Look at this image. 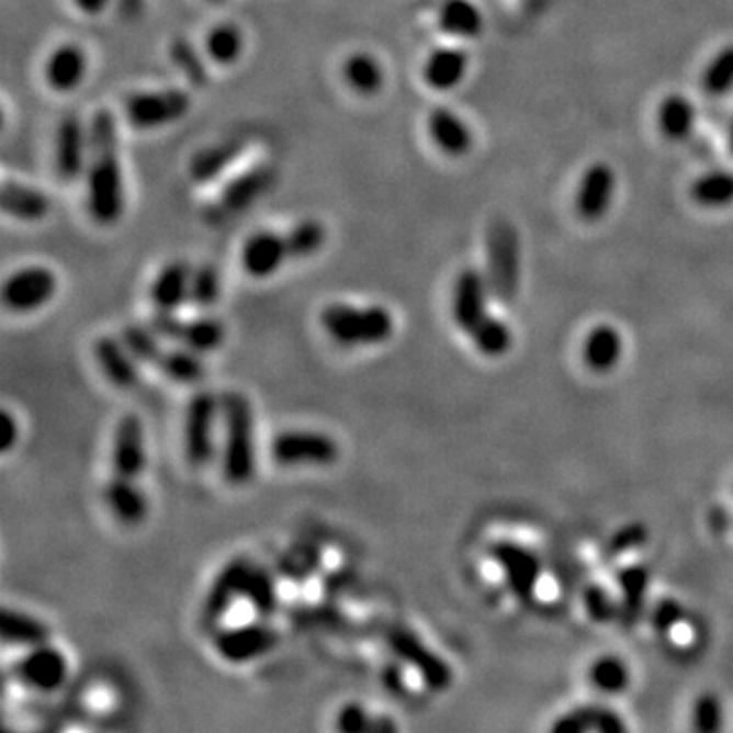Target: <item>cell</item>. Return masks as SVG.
<instances>
[{
    "mask_svg": "<svg viewBox=\"0 0 733 733\" xmlns=\"http://www.w3.org/2000/svg\"><path fill=\"white\" fill-rule=\"evenodd\" d=\"M88 156V211L99 225H114L125 212V183L119 156V131L109 111H99L90 123Z\"/></svg>",
    "mask_w": 733,
    "mask_h": 733,
    "instance_id": "cell-1",
    "label": "cell"
},
{
    "mask_svg": "<svg viewBox=\"0 0 733 733\" xmlns=\"http://www.w3.org/2000/svg\"><path fill=\"white\" fill-rule=\"evenodd\" d=\"M223 406V449L221 471L223 480L233 487H245L257 473V442L255 414L249 397L230 392L221 397Z\"/></svg>",
    "mask_w": 733,
    "mask_h": 733,
    "instance_id": "cell-2",
    "label": "cell"
},
{
    "mask_svg": "<svg viewBox=\"0 0 733 733\" xmlns=\"http://www.w3.org/2000/svg\"><path fill=\"white\" fill-rule=\"evenodd\" d=\"M320 326L345 349L377 347L394 337V314L383 306H353L332 302L320 312Z\"/></svg>",
    "mask_w": 733,
    "mask_h": 733,
    "instance_id": "cell-3",
    "label": "cell"
},
{
    "mask_svg": "<svg viewBox=\"0 0 733 733\" xmlns=\"http://www.w3.org/2000/svg\"><path fill=\"white\" fill-rule=\"evenodd\" d=\"M316 251V239L311 228L296 223L287 233L261 230L245 240L240 251V266L255 278L266 280L290 261L306 259Z\"/></svg>",
    "mask_w": 733,
    "mask_h": 733,
    "instance_id": "cell-4",
    "label": "cell"
},
{
    "mask_svg": "<svg viewBox=\"0 0 733 733\" xmlns=\"http://www.w3.org/2000/svg\"><path fill=\"white\" fill-rule=\"evenodd\" d=\"M121 339L139 363L154 366L166 380L180 385H196L206 377V365L200 354L185 347L166 349L151 326H125Z\"/></svg>",
    "mask_w": 733,
    "mask_h": 733,
    "instance_id": "cell-5",
    "label": "cell"
},
{
    "mask_svg": "<svg viewBox=\"0 0 733 733\" xmlns=\"http://www.w3.org/2000/svg\"><path fill=\"white\" fill-rule=\"evenodd\" d=\"M487 283L501 304L514 302L520 290V237L508 218H494L485 233Z\"/></svg>",
    "mask_w": 733,
    "mask_h": 733,
    "instance_id": "cell-6",
    "label": "cell"
},
{
    "mask_svg": "<svg viewBox=\"0 0 733 733\" xmlns=\"http://www.w3.org/2000/svg\"><path fill=\"white\" fill-rule=\"evenodd\" d=\"M223 406L216 395L202 390L190 397L183 414V454L188 465L204 469L216 454V432Z\"/></svg>",
    "mask_w": 733,
    "mask_h": 733,
    "instance_id": "cell-7",
    "label": "cell"
},
{
    "mask_svg": "<svg viewBox=\"0 0 733 733\" xmlns=\"http://www.w3.org/2000/svg\"><path fill=\"white\" fill-rule=\"evenodd\" d=\"M385 644L394 654L395 661L408 666L418 677L422 678L426 689L432 692H444L451 689L452 680H454L451 664L430 649L414 630L395 623L385 632Z\"/></svg>",
    "mask_w": 733,
    "mask_h": 733,
    "instance_id": "cell-8",
    "label": "cell"
},
{
    "mask_svg": "<svg viewBox=\"0 0 733 733\" xmlns=\"http://www.w3.org/2000/svg\"><path fill=\"white\" fill-rule=\"evenodd\" d=\"M280 642H282L280 630L266 618L221 628L212 634V649L216 652V656L235 666L255 663L268 656L269 652L278 649Z\"/></svg>",
    "mask_w": 733,
    "mask_h": 733,
    "instance_id": "cell-9",
    "label": "cell"
},
{
    "mask_svg": "<svg viewBox=\"0 0 733 733\" xmlns=\"http://www.w3.org/2000/svg\"><path fill=\"white\" fill-rule=\"evenodd\" d=\"M269 456L280 466H330L339 461V442L330 435L290 428L269 442Z\"/></svg>",
    "mask_w": 733,
    "mask_h": 733,
    "instance_id": "cell-10",
    "label": "cell"
},
{
    "mask_svg": "<svg viewBox=\"0 0 733 733\" xmlns=\"http://www.w3.org/2000/svg\"><path fill=\"white\" fill-rule=\"evenodd\" d=\"M149 326L161 339L173 340L198 354L214 353L225 345V325L212 316L182 320L176 312H154Z\"/></svg>",
    "mask_w": 733,
    "mask_h": 733,
    "instance_id": "cell-11",
    "label": "cell"
},
{
    "mask_svg": "<svg viewBox=\"0 0 733 733\" xmlns=\"http://www.w3.org/2000/svg\"><path fill=\"white\" fill-rule=\"evenodd\" d=\"M11 675L29 691L49 695L66 685L70 677V663L61 650L47 642L19 656L11 666Z\"/></svg>",
    "mask_w": 733,
    "mask_h": 733,
    "instance_id": "cell-12",
    "label": "cell"
},
{
    "mask_svg": "<svg viewBox=\"0 0 733 733\" xmlns=\"http://www.w3.org/2000/svg\"><path fill=\"white\" fill-rule=\"evenodd\" d=\"M192 109V99L180 88L135 92L125 100L128 125L142 131L166 127L183 119Z\"/></svg>",
    "mask_w": 733,
    "mask_h": 733,
    "instance_id": "cell-13",
    "label": "cell"
},
{
    "mask_svg": "<svg viewBox=\"0 0 733 733\" xmlns=\"http://www.w3.org/2000/svg\"><path fill=\"white\" fill-rule=\"evenodd\" d=\"M275 178H278L275 168L268 166V163L255 166L251 170L240 173L239 178L226 183L221 196L214 204L206 206V211H204L206 223L223 225L228 218L247 211L249 206H253L259 198L268 194L269 190L273 188V183H275Z\"/></svg>",
    "mask_w": 733,
    "mask_h": 733,
    "instance_id": "cell-14",
    "label": "cell"
},
{
    "mask_svg": "<svg viewBox=\"0 0 733 733\" xmlns=\"http://www.w3.org/2000/svg\"><path fill=\"white\" fill-rule=\"evenodd\" d=\"M57 292L56 273L43 266L16 269L2 285V304L14 314H31L49 304Z\"/></svg>",
    "mask_w": 733,
    "mask_h": 733,
    "instance_id": "cell-15",
    "label": "cell"
},
{
    "mask_svg": "<svg viewBox=\"0 0 733 733\" xmlns=\"http://www.w3.org/2000/svg\"><path fill=\"white\" fill-rule=\"evenodd\" d=\"M253 566V561L249 556H235L228 563L223 564V568L212 578V585L206 591L202 611H200V621L206 628L218 625L226 613L235 607L237 601L243 599L247 575Z\"/></svg>",
    "mask_w": 733,
    "mask_h": 733,
    "instance_id": "cell-16",
    "label": "cell"
},
{
    "mask_svg": "<svg viewBox=\"0 0 733 733\" xmlns=\"http://www.w3.org/2000/svg\"><path fill=\"white\" fill-rule=\"evenodd\" d=\"M489 556L501 568L509 591L520 601H530L542 575V564L537 554L514 542H497L489 549Z\"/></svg>",
    "mask_w": 733,
    "mask_h": 733,
    "instance_id": "cell-17",
    "label": "cell"
},
{
    "mask_svg": "<svg viewBox=\"0 0 733 733\" xmlns=\"http://www.w3.org/2000/svg\"><path fill=\"white\" fill-rule=\"evenodd\" d=\"M147 466L145 428L137 414H125L114 426L111 469L116 477L139 481Z\"/></svg>",
    "mask_w": 733,
    "mask_h": 733,
    "instance_id": "cell-18",
    "label": "cell"
},
{
    "mask_svg": "<svg viewBox=\"0 0 733 733\" xmlns=\"http://www.w3.org/2000/svg\"><path fill=\"white\" fill-rule=\"evenodd\" d=\"M489 283L480 269L466 268L459 273L452 287L451 314L459 330L471 335L489 316L487 296Z\"/></svg>",
    "mask_w": 733,
    "mask_h": 733,
    "instance_id": "cell-19",
    "label": "cell"
},
{
    "mask_svg": "<svg viewBox=\"0 0 733 733\" xmlns=\"http://www.w3.org/2000/svg\"><path fill=\"white\" fill-rule=\"evenodd\" d=\"M616 171L606 161H597L583 171L575 196L578 218L585 223H599L606 218L616 198Z\"/></svg>",
    "mask_w": 733,
    "mask_h": 733,
    "instance_id": "cell-20",
    "label": "cell"
},
{
    "mask_svg": "<svg viewBox=\"0 0 733 733\" xmlns=\"http://www.w3.org/2000/svg\"><path fill=\"white\" fill-rule=\"evenodd\" d=\"M90 156V133L76 114H66L59 121L56 133V171L61 182H76L86 168Z\"/></svg>",
    "mask_w": 733,
    "mask_h": 733,
    "instance_id": "cell-21",
    "label": "cell"
},
{
    "mask_svg": "<svg viewBox=\"0 0 733 733\" xmlns=\"http://www.w3.org/2000/svg\"><path fill=\"white\" fill-rule=\"evenodd\" d=\"M94 361L99 365L102 375L114 385L116 390H135L142 381L139 375V361L128 351L123 339L114 337H100L94 342Z\"/></svg>",
    "mask_w": 733,
    "mask_h": 733,
    "instance_id": "cell-22",
    "label": "cell"
},
{
    "mask_svg": "<svg viewBox=\"0 0 733 733\" xmlns=\"http://www.w3.org/2000/svg\"><path fill=\"white\" fill-rule=\"evenodd\" d=\"M287 618L292 623H296L297 628L311 632H320L335 638L359 634L357 623L335 604V599L316 604H297L290 607Z\"/></svg>",
    "mask_w": 733,
    "mask_h": 733,
    "instance_id": "cell-23",
    "label": "cell"
},
{
    "mask_svg": "<svg viewBox=\"0 0 733 733\" xmlns=\"http://www.w3.org/2000/svg\"><path fill=\"white\" fill-rule=\"evenodd\" d=\"M104 504L123 526H139L149 514V499L139 483L116 475H111L104 485Z\"/></svg>",
    "mask_w": 733,
    "mask_h": 733,
    "instance_id": "cell-24",
    "label": "cell"
},
{
    "mask_svg": "<svg viewBox=\"0 0 733 733\" xmlns=\"http://www.w3.org/2000/svg\"><path fill=\"white\" fill-rule=\"evenodd\" d=\"M325 568V549L318 542L300 540L287 546L275 563V573L283 580L304 587L318 577Z\"/></svg>",
    "mask_w": 733,
    "mask_h": 733,
    "instance_id": "cell-25",
    "label": "cell"
},
{
    "mask_svg": "<svg viewBox=\"0 0 733 733\" xmlns=\"http://www.w3.org/2000/svg\"><path fill=\"white\" fill-rule=\"evenodd\" d=\"M428 135L444 156L463 157L473 147V131L465 119L444 106H438L428 116Z\"/></svg>",
    "mask_w": 733,
    "mask_h": 733,
    "instance_id": "cell-26",
    "label": "cell"
},
{
    "mask_svg": "<svg viewBox=\"0 0 733 733\" xmlns=\"http://www.w3.org/2000/svg\"><path fill=\"white\" fill-rule=\"evenodd\" d=\"M88 57L76 43H64L45 61V82L56 92H71L84 82Z\"/></svg>",
    "mask_w": 733,
    "mask_h": 733,
    "instance_id": "cell-27",
    "label": "cell"
},
{
    "mask_svg": "<svg viewBox=\"0 0 733 733\" xmlns=\"http://www.w3.org/2000/svg\"><path fill=\"white\" fill-rule=\"evenodd\" d=\"M190 282L192 269L183 261H173L161 269L149 290L156 312H178L183 304H190Z\"/></svg>",
    "mask_w": 733,
    "mask_h": 733,
    "instance_id": "cell-28",
    "label": "cell"
},
{
    "mask_svg": "<svg viewBox=\"0 0 733 733\" xmlns=\"http://www.w3.org/2000/svg\"><path fill=\"white\" fill-rule=\"evenodd\" d=\"M0 635L7 646L29 650L47 644L52 640V630L35 616L4 607L0 613Z\"/></svg>",
    "mask_w": 733,
    "mask_h": 733,
    "instance_id": "cell-29",
    "label": "cell"
},
{
    "mask_svg": "<svg viewBox=\"0 0 733 733\" xmlns=\"http://www.w3.org/2000/svg\"><path fill=\"white\" fill-rule=\"evenodd\" d=\"M0 206L4 214L23 223H37L49 214V200L42 190L16 180H4L2 183Z\"/></svg>",
    "mask_w": 733,
    "mask_h": 733,
    "instance_id": "cell-30",
    "label": "cell"
},
{
    "mask_svg": "<svg viewBox=\"0 0 733 733\" xmlns=\"http://www.w3.org/2000/svg\"><path fill=\"white\" fill-rule=\"evenodd\" d=\"M469 70V56L456 47H438L424 64L426 84L440 92L452 90L463 82Z\"/></svg>",
    "mask_w": 733,
    "mask_h": 733,
    "instance_id": "cell-31",
    "label": "cell"
},
{
    "mask_svg": "<svg viewBox=\"0 0 733 733\" xmlns=\"http://www.w3.org/2000/svg\"><path fill=\"white\" fill-rule=\"evenodd\" d=\"M275 577H278L275 571H269L263 564L253 563L243 591V601L249 604L255 613L266 620H271L282 606Z\"/></svg>",
    "mask_w": 733,
    "mask_h": 733,
    "instance_id": "cell-32",
    "label": "cell"
},
{
    "mask_svg": "<svg viewBox=\"0 0 733 733\" xmlns=\"http://www.w3.org/2000/svg\"><path fill=\"white\" fill-rule=\"evenodd\" d=\"M245 151L243 139H226V142L214 143L204 149L196 151L190 159V178L198 183H206L218 178L223 171L233 166L240 154Z\"/></svg>",
    "mask_w": 733,
    "mask_h": 733,
    "instance_id": "cell-33",
    "label": "cell"
},
{
    "mask_svg": "<svg viewBox=\"0 0 733 733\" xmlns=\"http://www.w3.org/2000/svg\"><path fill=\"white\" fill-rule=\"evenodd\" d=\"M621 353L623 339L613 326H595L583 342V361L595 373L611 371L620 363Z\"/></svg>",
    "mask_w": 733,
    "mask_h": 733,
    "instance_id": "cell-34",
    "label": "cell"
},
{
    "mask_svg": "<svg viewBox=\"0 0 733 733\" xmlns=\"http://www.w3.org/2000/svg\"><path fill=\"white\" fill-rule=\"evenodd\" d=\"M554 733H620L625 732V723L616 711L607 707H578L566 713L552 725Z\"/></svg>",
    "mask_w": 733,
    "mask_h": 733,
    "instance_id": "cell-35",
    "label": "cell"
},
{
    "mask_svg": "<svg viewBox=\"0 0 733 733\" xmlns=\"http://www.w3.org/2000/svg\"><path fill=\"white\" fill-rule=\"evenodd\" d=\"M658 128L668 142H685L692 135L697 111L685 94H668L658 106Z\"/></svg>",
    "mask_w": 733,
    "mask_h": 733,
    "instance_id": "cell-36",
    "label": "cell"
},
{
    "mask_svg": "<svg viewBox=\"0 0 733 733\" xmlns=\"http://www.w3.org/2000/svg\"><path fill=\"white\" fill-rule=\"evenodd\" d=\"M438 25L452 37L461 40H475L483 33L485 21L480 7L471 0H447L440 7L438 13Z\"/></svg>",
    "mask_w": 733,
    "mask_h": 733,
    "instance_id": "cell-37",
    "label": "cell"
},
{
    "mask_svg": "<svg viewBox=\"0 0 733 733\" xmlns=\"http://www.w3.org/2000/svg\"><path fill=\"white\" fill-rule=\"evenodd\" d=\"M620 583V620L623 625H634L642 609H644V597L649 591L650 571L644 564H632L625 566L618 573Z\"/></svg>",
    "mask_w": 733,
    "mask_h": 733,
    "instance_id": "cell-38",
    "label": "cell"
},
{
    "mask_svg": "<svg viewBox=\"0 0 733 733\" xmlns=\"http://www.w3.org/2000/svg\"><path fill=\"white\" fill-rule=\"evenodd\" d=\"M342 76L347 86L361 97H373L385 84V71L380 59L366 52H354L347 57Z\"/></svg>",
    "mask_w": 733,
    "mask_h": 733,
    "instance_id": "cell-39",
    "label": "cell"
},
{
    "mask_svg": "<svg viewBox=\"0 0 733 733\" xmlns=\"http://www.w3.org/2000/svg\"><path fill=\"white\" fill-rule=\"evenodd\" d=\"M691 198L703 208H725V206H730V204H733L732 171H707L692 183Z\"/></svg>",
    "mask_w": 733,
    "mask_h": 733,
    "instance_id": "cell-40",
    "label": "cell"
},
{
    "mask_svg": "<svg viewBox=\"0 0 733 733\" xmlns=\"http://www.w3.org/2000/svg\"><path fill=\"white\" fill-rule=\"evenodd\" d=\"M206 56L221 66H230L243 54V33L235 23H218L204 40Z\"/></svg>",
    "mask_w": 733,
    "mask_h": 733,
    "instance_id": "cell-41",
    "label": "cell"
},
{
    "mask_svg": "<svg viewBox=\"0 0 733 733\" xmlns=\"http://www.w3.org/2000/svg\"><path fill=\"white\" fill-rule=\"evenodd\" d=\"M469 337L473 340L475 349L485 357H501L508 353L514 342L511 328L495 316H487Z\"/></svg>",
    "mask_w": 733,
    "mask_h": 733,
    "instance_id": "cell-42",
    "label": "cell"
},
{
    "mask_svg": "<svg viewBox=\"0 0 733 733\" xmlns=\"http://www.w3.org/2000/svg\"><path fill=\"white\" fill-rule=\"evenodd\" d=\"M593 687L606 695H621L630 687V670L628 664L618 656H604L595 661L589 670Z\"/></svg>",
    "mask_w": 733,
    "mask_h": 733,
    "instance_id": "cell-43",
    "label": "cell"
},
{
    "mask_svg": "<svg viewBox=\"0 0 733 733\" xmlns=\"http://www.w3.org/2000/svg\"><path fill=\"white\" fill-rule=\"evenodd\" d=\"M170 57L173 66L182 71L183 78L196 88H204L208 82V70L202 56L198 54L196 47L188 37H173L170 43Z\"/></svg>",
    "mask_w": 733,
    "mask_h": 733,
    "instance_id": "cell-44",
    "label": "cell"
},
{
    "mask_svg": "<svg viewBox=\"0 0 733 733\" xmlns=\"http://www.w3.org/2000/svg\"><path fill=\"white\" fill-rule=\"evenodd\" d=\"M223 294V282L218 269L204 263L200 268L192 269V282H190V304L196 306L198 311H208L218 304Z\"/></svg>",
    "mask_w": 733,
    "mask_h": 733,
    "instance_id": "cell-45",
    "label": "cell"
},
{
    "mask_svg": "<svg viewBox=\"0 0 733 733\" xmlns=\"http://www.w3.org/2000/svg\"><path fill=\"white\" fill-rule=\"evenodd\" d=\"M701 82L703 90L711 97H721L733 90V43L711 57Z\"/></svg>",
    "mask_w": 733,
    "mask_h": 733,
    "instance_id": "cell-46",
    "label": "cell"
},
{
    "mask_svg": "<svg viewBox=\"0 0 733 733\" xmlns=\"http://www.w3.org/2000/svg\"><path fill=\"white\" fill-rule=\"evenodd\" d=\"M585 611L595 623H611L620 620V604L601 587L589 585L583 595Z\"/></svg>",
    "mask_w": 733,
    "mask_h": 733,
    "instance_id": "cell-47",
    "label": "cell"
},
{
    "mask_svg": "<svg viewBox=\"0 0 733 733\" xmlns=\"http://www.w3.org/2000/svg\"><path fill=\"white\" fill-rule=\"evenodd\" d=\"M723 728V709L715 695H701L692 709V730L718 732Z\"/></svg>",
    "mask_w": 733,
    "mask_h": 733,
    "instance_id": "cell-48",
    "label": "cell"
},
{
    "mask_svg": "<svg viewBox=\"0 0 733 733\" xmlns=\"http://www.w3.org/2000/svg\"><path fill=\"white\" fill-rule=\"evenodd\" d=\"M375 715H371L361 703H347L339 709L335 728L342 733L371 732Z\"/></svg>",
    "mask_w": 733,
    "mask_h": 733,
    "instance_id": "cell-49",
    "label": "cell"
},
{
    "mask_svg": "<svg viewBox=\"0 0 733 733\" xmlns=\"http://www.w3.org/2000/svg\"><path fill=\"white\" fill-rule=\"evenodd\" d=\"M683 620H685V609L678 606V601H675V599L658 601L654 611H652V625L658 634L670 632Z\"/></svg>",
    "mask_w": 733,
    "mask_h": 733,
    "instance_id": "cell-50",
    "label": "cell"
},
{
    "mask_svg": "<svg viewBox=\"0 0 733 733\" xmlns=\"http://www.w3.org/2000/svg\"><path fill=\"white\" fill-rule=\"evenodd\" d=\"M646 537H649V532L642 523H630V526L621 528L620 532L611 538V542L607 546V554L618 556L625 550L640 549L646 542Z\"/></svg>",
    "mask_w": 733,
    "mask_h": 733,
    "instance_id": "cell-51",
    "label": "cell"
},
{
    "mask_svg": "<svg viewBox=\"0 0 733 733\" xmlns=\"http://www.w3.org/2000/svg\"><path fill=\"white\" fill-rule=\"evenodd\" d=\"M354 585V575L349 568H337L328 573L325 578V593L328 599H337L339 595L351 591Z\"/></svg>",
    "mask_w": 733,
    "mask_h": 733,
    "instance_id": "cell-52",
    "label": "cell"
},
{
    "mask_svg": "<svg viewBox=\"0 0 733 733\" xmlns=\"http://www.w3.org/2000/svg\"><path fill=\"white\" fill-rule=\"evenodd\" d=\"M381 683L385 687V691L392 695H399L406 689V673L402 668V663L397 661L395 664H385L381 670Z\"/></svg>",
    "mask_w": 733,
    "mask_h": 733,
    "instance_id": "cell-53",
    "label": "cell"
},
{
    "mask_svg": "<svg viewBox=\"0 0 733 733\" xmlns=\"http://www.w3.org/2000/svg\"><path fill=\"white\" fill-rule=\"evenodd\" d=\"M19 424L9 409H2V426H0V451L9 452L16 444Z\"/></svg>",
    "mask_w": 733,
    "mask_h": 733,
    "instance_id": "cell-54",
    "label": "cell"
},
{
    "mask_svg": "<svg viewBox=\"0 0 733 733\" xmlns=\"http://www.w3.org/2000/svg\"><path fill=\"white\" fill-rule=\"evenodd\" d=\"M111 0H74V4L86 14H99L109 7Z\"/></svg>",
    "mask_w": 733,
    "mask_h": 733,
    "instance_id": "cell-55",
    "label": "cell"
},
{
    "mask_svg": "<svg viewBox=\"0 0 733 733\" xmlns=\"http://www.w3.org/2000/svg\"><path fill=\"white\" fill-rule=\"evenodd\" d=\"M143 0H121V13L125 16H137L142 13Z\"/></svg>",
    "mask_w": 733,
    "mask_h": 733,
    "instance_id": "cell-56",
    "label": "cell"
},
{
    "mask_svg": "<svg viewBox=\"0 0 733 733\" xmlns=\"http://www.w3.org/2000/svg\"><path fill=\"white\" fill-rule=\"evenodd\" d=\"M730 151L733 154V121H732V127H730Z\"/></svg>",
    "mask_w": 733,
    "mask_h": 733,
    "instance_id": "cell-57",
    "label": "cell"
},
{
    "mask_svg": "<svg viewBox=\"0 0 733 733\" xmlns=\"http://www.w3.org/2000/svg\"><path fill=\"white\" fill-rule=\"evenodd\" d=\"M211 2H223V0H211Z\"/></svg>",
    "mask_w": 733,
    "mask_h": 733,
    "instance_id": "cell-58",
    "label": "cell"
}]
</instances>
